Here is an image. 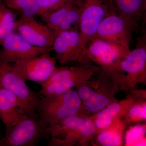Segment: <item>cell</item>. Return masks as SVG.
I'll use <instances>...</instances> for the list:
<instances>
[{
	"label": "cell",
	"mask_w": 146,
	"mask_h": 146,
	"mask_svg": "<svg viewBox=\"0 0 146 146\" xmlns=\"http://www.w3.org/2000/svg\"><path fill=\"white\" fill-rule=\"evenodd\" d=\"M96 125L89 117L76 115L69 117L52 125H48L50 136L49 146H73L82 144L93 138L96 133Z\"/></svg>",
	"instance_id": "1"
},
{
	"label": "cell",
	"mask_w": 146,
	"mask_h": 146,
	"mask_svg": "<svg viewBox=\"0 0 146 146\" xmlns=\"http://www.w3.org/2000/svg\"><path fill=\"white\" fill-rule=\"evenodd\" d=\"M101 68L91 63L76 66L56 67L46 81L40 84L39 96H56L65 93L74 86L86 82Z\"/></svg>",
	"instance_id": "2"
},
{
	"label": "cell",
	"mask_w": 146,
	"mask_h": 146,
	"mask_svg": "<svg viewBox=\"0 0 146 146\" xmlns=\"http://www.w3.org/2000/svg\"><path fill=\"white\" fill-rule=\"evenodd\" d=\"M48 125L36 112H26L20 121L0 138V146H35L43 139L48 141Z\"/></svg>",
	"instance_id": "3"
},
{
	"label": "cell",
	"mask_w": 146,
	"mask_h": 146,
	"mask_svg": "<svg viewBox=\"0 0 146 146\" xmlns=\"http://www.w3.org/2000/svg\"><path fill=\"white\" fill-rule=\"evenodd\" d=\"M121 90L132 91L137 83L144 82L146 76V34L137 39L136 46L121 61L118 70L111 75Z\"/></svg>",
	"instance_id": "4"
},
{
	"label": "cell",
	"mask_w": 146,
	"mask_h": 146,
	"mask_svg": "<svg viewBox=\"0 0 146 146\" xmlns=\"http://www.w3.org/2000/svg\"><path fill=\"white\" fill-rule=\"evenodd\" d=\"M82 107L77 91L70 89L56 96H40L35 108L48 125H50L69 117L82 115Z\"/></svg>",
	"instance_id": "5"
},
{
	"label": "cell",
	"mask_w": 146,
	"mask_h": 146,
	"mask_svg": "<svg viewBox=\"0 0 146 146\" xmlns=\"http://www.w3.org/2000/svg\"><path fill=\"white\" fill-rule=\"evenodd\" d=\"M130 49L95 37L84 48L78 62L91 63L112 74L118 70L120 63Z\"/></svg>",
	"instance_id": "6"
},
{
	"label": "cell",
	"mask_w": 146,
	"mask_h": 146,
	"mask_svg": "<svg viewBox=\"0 0 146 146\" xmlns=\"http://www.w3.org/2000/svg\"><path fill=\"white\" fill-rule=\"evenodd\" d=\"M76 2L80 9L79 31L81 54L84 48L96 35L102 21L113 10L114 6L109 0H76Z\"/></svg>",
	"instance_id": "7"
},
{
	"label": "cell",
	"mask_w": 146,
	"mask_h": 146,
	"mask_svg": "<svg viewBox=\"0 0 146 146\" xmlns=\"http://www.w3.org/2000/svg\"><path fill=\"white\" fill-rule=\"evenodd\" d=\"M136 31L130 23L116 12L114 7L100 24L94 37L130 49L132 35Z\"/></svg>",
	"instance_id": "8"
},
{
	"label": "cell",
	"mask_w": 146,
	"mask_h": 146,
	"mask_svg": "<svg viewBox=\"0 0 146 146\" xmlns=\"http://www.w3.org/2000/svg\"><path fill=\"white\" fill-rule=\"evenodd\" d=\"M11 63L0 58V86L12 92L23 102L28 111L35 112L39 96L29 87Z\"/></svg>",
	"instance_id": "9"
},
{
	"label": "cell",
	"mask_w": 146,
	"mask_h": 146,
	"mask_svg": "<svg viewBox=\"0 0 146 146\" xmlns=\"http://www.w3.org/2000/svg\"><path fill=\"white\" fill-rule=\"evenodd\" d=\"M50 53H44L36 57L12 64L15 70L24 80L40 84L50 77L56 67V60L50 55Z\"/></svg>",
	"instance_id": "10"
},
{
	"label": "cell",
	"mask_w": 146,
	"mask_h": 146,
	"mask_svg": "<svg viewBox=\"0 0 146 146\" xmlns=\"http://www.w3.org/2000/svg\"><path fill=\"white\" fill-rule=\"evenodd\" d=\"M1 46L0 58L11 64L51 51L31 45L16 31L6 37Z\"/></svg>",
	"instance_id": "11"
},
{
	"label": "cell",
	"mask_w": 146,
	"mask_h": 146,
	"mask_svg": "<svg viewBox=\"0 0 146 146\" xmlns=\"http://www.w3.org/2000/svg\"><path fill=\"white\" fill-rule=\"evenodd\" d=\"M15 31L31 45L52 50L55 33L34 17L21 16L16 20Z\"/></svg>",
	"instance_id": "12"
},
{
	"label": "cell",
	"mask_w": 146,
	"mask_h": 146,
	"mask_svg": "<svg viewBox=\"0 0 146 146\" xmlns=\"http://www.w3.org/2000/svg\"><path fill=\"white\" fill-rule=\"evenodd\" d=\"M55 34L52 49L54 51V57L56 61L62 65L78 62L81 54L79 30H69L55 33Z\"/></svg>",
	"instance_id": "13"
},
{
	"label": "cell",
	"mask_w": 146,
	"mask_h": 146,
	"mask_svg": "<svg viewBox=\"0 0 146 146\" xmlns=\"http://www.w3.org/2000/svg\"><path fill=\"white\" fill-rule=\"evenodd\" d=\"M26 112L29 111L15 94L0 86V120L5 126L6 132L20 121Z\"/></svg>",
	"instance_id": "14"
},
{
	"label": "cell",
	"mask_w": 146,
	"mask_h": 146,
	"mask_svg": "<svg viewBox=\"0 0 146 146\" xmlns=\"http://www.w3.org/2000/svg\"><path fill=\"white\" fill-rule=\"evenodd\" d=\"M141 100L133 96L120 102H115L108 105L104 109L95 114L92 117L97 129V131L107 128L112 123L121 120L133 105Z\"/></svg>",
	"instance_id": "15"
},
{
	"label": "cell",
	"mask_w": 146,
	"mask_h": 146,
	"mask_svg": "<svg viewBox=\"0 0 146 146\" xmlns=\"http://www.w3.org/2000/svg\"><path fill=\"white\" fill-rule=\"evenodd\" d=\"M86 82L78 86L76 91L87 112L96 114L115 102L109 91L102 89V86L99 90H94Z\"/></svg>",
	"instance_id": "16"
},
{
	"label": "cell",
	"mask_w": 146,
	"mask_h": 146,
	"mask_svg": "<svg viewBox=\"0 0 146 146\" xmlns=\"http://www.w3.org/2000/svg\"><path fill=\"white\" fill-rule=\"evenodd\" d=\"M116 12L138 31L145 18L146 0H112Z\"/></svg>",
	"instance_id": "17"
},
{
	"label": "cell",
	"mask_w": 146,
	"mask_h": 146,
	"mask_svg": "<svg viewBox=\"0 0 146 146\" xmlns=\"http://www.w3.org/2000/svg\"><path fill=\"white\" fill-rule=\"evenodd\" d=\"M126 125L123 120L121 119L115 122L107 128L98 132L97 142L102 146L121 145L123 132Z\"/></svg>",
	"instance_id": "18"
},
{
	"label": "cell",
	"mask_w": 146,
	"mask_h": 146,
	"mask_svg": "<svg viewBox=\"0 0 146 146\" xmlns=\"http://www.w3.org/2000/svg\"><path fill=\"white\" fill-rule=\"evenodd\" d=\"M75 3L76 0H68L59 8L48 13H43L39 16L47 27L54 31H56Z\"/></svg>",
	"instance_id": "19"
},
{
	"label": "cell",
	"mask_w": 146,
	"mask_h": 146,
	"mask_svg": "<svg viewBox=\"0 0 146 146\" xmlns=\"http://www.w3.org/2000/svg\"><path fill=\"white\" fill-rule=\"evenodd\" d=\"M4 3L9 8L17 11L22 16L34 17L39 15L41 11L40 0H5Z\"/></svg>",
	"instance_id": "20"
},
{
	"label": "cell",
	"mask_w": 146,
	"mask_h": 146,
	"mask_svg": "<svg viewBox=\"0 0 146 146\" xmlns=\"http://www.w3.org/2000/svg\"><path fill=\"white\" fill-rule=\"evenodd\" d=\"M16 13L4 2L0 3V45L6 37L15 31Z\"/></svg>",
	"instance_id": "21"
},
{
	"label": "cell",
	"mask_w": 146,
	"mask_h": 146,
	"mask_svg": "<svg viewBox=\"0 0 146 146\" xmlns=\"http://www.w3.org/2000/svg\"><path fill=\"white\" fill-rule=\"evenodd\" d=\"M146 125H138L131 127L126 132L124 142L127 146H144L146 145Z\"/></svg>",
	"instance_id": "22"
},
{
	"label": "cell",
	"mask_w": 146,
	"mask_h": 146,
	"mask_svg": "<svg viewBox=\"0 0 146 146\" xmlns=\"http://www.w3.org/2000/svg\"><path fill=\"white\" fill-rule=\"evenodd\" d=\"M126 124L139 122L146 119L145 101L141 100L136 103L129 108L123 117Z\"/></svg>",
	"instance_id": "23"
},
{
	"label": "cell",
	"mask_w": 146,
	"mask_h": 146,
	"mask_svg": "<svg viewBox=\"0 0 146 146\" xmlns=\"http://www.w3.org/2000/svg\"><path fill=\"white\" fill-rule=\"evenodd\" d=\"M41 10L39 15L56 10L65 4L68 0H40Z\"/></svg>",
	"instance_id": "24"
},
{
	"label": "cell",
	"mask_w": 146,
	"mask_h": 146,
	"mask_svg": "<svg viewBox=\"0 0 146 146\" xmlns=\"http://www.w3.org/2000/svg\"><path fill=\"white\" fill-rule=\"evenodd\" d=\"M3 137L2 134L1 129V125H0V138Z\"/></svg>",
	"instance_id": "25"
},
{
	"label": "cell",
	"mask_w": 146,
	"mask_h": 146,
	"mask_svg": "<svg viewBox=\"0 0 146 146\" xmlns=\"http://www.w3.org/2000/svg\"><path fill=\"white\" fill-rule=\"evenodd\" d=\"M5 0H0V3L4 2Z\"/></svg>",
	"instance_id": "26"
},
{
	"label": "cell",
	"mask_w": 146,
	"mask_h": 146,
	"mask_svg": "<svg viewBox=\"0 0 146 146\" xmlns=\"http://www.w3.org/2000/svg\"><path fill=\"white\" fill-rule=\"evenodd\" d=\"M109 1H112V0H109Z\"/></svg>",
	"instance_id": "27"
}]
</instances>
